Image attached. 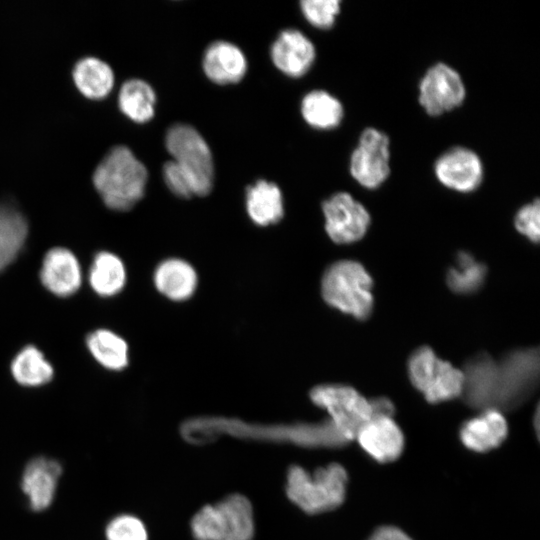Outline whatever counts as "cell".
Instances as JSON below:
<instances>
[{
	"label": "cell",
	"instance_id": "cell-1",
	"mask_svg": "<svg viewBox=\"0 0 540 540\" xmlns=\"http://www.w3.org/2000/svg\"><path fill=\"white\" fill-rule=\"evenodd\" d=\"M181 431L183 437L194 444L213 441L223 433L243 438L290 442L305 447L340 448L348 444L328 419L317 424L253 426L236 420L203 418L188 421Z\"/></svg>",
	"mask_w": 540,
	"mask_h": 540
},
{
	"label": "cell",
	"instance_id": "cell-2",
	"mask_svg": "<svg viewBox=\"0 0 540 540\" xmlns=\"http://www.w3.org/2000/svg\"><path fill=\"white\" fill-rule=\"evenodd\" d=\"M147 178L145 165L124 145L112 147L92 176L105 205L117 211L132 208L142 198Z\"/></svg>",
	"mask_w": 540,
	"mask_h": 540
},
{
	"label": "cell",
	"instance_id": "cell-3",
	"mask_svg": "<svg viewBox=\"0 0 540 540\" xmlns=\"http://www.w3.org/2000/svg\"><path fill=\"white\" fill-rule=\"evenodd\" d=\"M539 351L520 348L496 360L491 377V409L510 411L525 403L539 382Z\"/></svg>",
	"mask_w": 540,
	"mask_h": 540
},
{
	"label": "cell",
	"instance_id": "cell-4",
	"mask_svg": "<svg viewBox=\"0 0 540 540\" xmlns=\"http://www.w3.org/2000/svg\"><path fill=\"white\" fill-rule=\"evenodd\" d=\"M347 482L346 470L337 463L318 468L312 475L293 465L287 473L286 494L304 512L318 514L343 503Z\"/></svg>",
	"mask_w": 540,
	"mask_h": 540
},
{
	"label": "cell",
	"instance_id": "cell-5",
	"mask_svg": "<svg viewBox=\"0 0 540 540\" xmlns=\"http://www.w3.org/2000/svg\"><path fill=\"white\" fill-rule=\"evenodd\" d=\"M372 289L371 275L355 260H340L331 264L321 282L324 300L357 320H366L373 311Z\"/></svg>",
	"mask_w": 540,
	"mask_h": 540
},
{
	"label": "cell",
	"instance_id": "cell-6",
	"mask_svg": "<svg viewBox=\"0 0 540 540\" xmlns=\"http://www.w3.org/2000/svg\"><path fill=\"white\" fill-rule=\"evenodd\" d=\"M196 540H252L253 510L243 495L233 494L220 502L206 505L191 520Z\"/></svg>",
	"mask_w": 540,
	"mask_h": 540
},
{
	"label": "cell",
	"instance_id": "cell-7",
	"mask_svg": "<svg viewBox=\"0 0 540 540\" xmlns=\"http://www.w3.org/2000/svg\"><path fill=\"white\" fill-rule=\"evenodd\" d=\"M407 373L412 385L429 403H439L462 395V369L439 358L428 346L412 352L407 362Z\"/></svg>",
	"mask_w": 540,
	"mask_h": 540
},
{
	"label": "cell",
	"instance_id": "cell-8",
	"mask_svg": "<svg viewBox=\"0 0 540 540\" xmlns=\"http://www.w3.org/2000/svg\"><path fill=\"white\" fill-rule=\"evenodd\" d=\"M172 160L192 182L195 195H207L213 184V160L209 146L196 129L186 124L172 126L166 134Z\"/></svg>",
	"mask_w": 540,
	"mask_h": 540
},
{
	"label": "cell",
	"instance_id": "cell-9",
	"mask_svg": "<svg viewBox=\"0 0 540 540\" xmlns=\"http://www.w3.org/2000/svg\"><path fill=\"white\" fill-rule=\"evenodd\" d=\"M310 398L327 411L328 420L348 442L355 440L358 430L372 416L369 400L348 385L317 386L310 392Z\"/></svg>",
	"mask_w": 540,
	"mask_h": 540
},
{
	"label": "cell",
	"instance_id": "cell-10",
	"mask_svg": "<svg viewBox=\"0 0 540 540\" xmlns=\"http://www.w3.org/2000/svg\"><path fill=\"white\" fill-rule=\"evenodd\" d=\"M349 170L352 177L366 189L380 187L390 175V140L374 127L365 128L353 150Z\"/></svg>",
	"mask_w": 540,
	"mask_h": 540
},
{
	"label": "cell",
	"instance_id": "cell-11",
	"mask_svg": "<svg viewBox=\"0 0 540 540\" xmlns=\"http://www.w3.org/2000/svg\"><path fill=\"white\" fill-rule=\"evenodd\" d=\"M418 101L425 112L433 117L458 108L466 97L461 75L443 62L427 69L418 86Z\"/></svg>",
	"mask_w": 540,
	"mask_h": 540
},
{
	"label": "cell",
	"instance_id": "cell-12",
	"mask_svg": "<svg viewBox=\"0 0 540 540\" xmlns=\"http://www.w3.org/2000/svg\"><path fill=\"white\" fill-rule=\"evenodd\" d=\"M325 230L337 244H351L361 240L371 224L365 206L348 192H337L322 204Z\"/></svg>",
	"mask_w": 540,
	"mask_h": 540
},
{
	"label": "cell",
	"instance_id": "cell-13",
	"mask_svg": "<svg viewBox=\"0 0 540 540\" xmlns=\"http://www.w3.org/2000/svg\"><path fill=\"white\" fill-rule=\"evenodd\" d=\"M434 173L443 186L457 192L469 193L481 185L484 168L476 152L456 146L437 158Z\"/></svg>",
	"mask_w": 540,
	"mask_h": 540
},
{
	"label": "cell",
	"instance_id": "cell-14",
	"mask_svg": "<svg viewBox=\"0 0 540 540\" xmlns=\"http://www.w3.org/2000/svg\"><path fill=\"white\" fill-rule=\"evenodd\" d=\"M355 440L380 463L396 460L404 448L403 433L393 417L372 416L358 430Z\"/></svg>",
	"mask_w": 540,
	"mask_h": 540
},
{
	"label": "cell",
	"instance_id": "cell-15",
	"mask_svg": "<svg viewBox=\"0 0 540 540\" xmlns=\"http://www.w3.org/2000/svg\"><path fill=\"white\" fill-rule=\"evenodd\" d=\"M40 280L46 289L57 296L73 295L82 281L76 256L63 247L50 249L43 259Z\"/></svg>",
	"mask_w": 540,
	"mask_h": 540
},
{
	"label": "cell",
	"instance_id": "cell-16",
	"mask_svg": "<svg viewBox=\"0 0 540 540\" xmlns=\"http://www.w3.org/2000/svg\"><path fill=\"white\" fill-rule=\"evenodd\" d=\"M61 472L57 461L44 457L35 458L26 465L21 488L32 510L43 511L52 504Z\"/></svg>",
	"mask_w": 540,
	"mask_h": 540
},
{
	"label": "cell",
	"instance_id": "cell-17",
	"mask_svg": "<svg viewBox=\"0 0 540 540\" xmlns=\"http://www.w3.org/2000/svg\"><path fill=\"white\" fill-rule=\"evenodd\" d=\"M315 56L313 43L294 29L282 31L271 48L275 66L291 77L304 75L312 66Z\"/></svg>",
	"mask_w": 540,
	"mask_h": 540
},
{
	"label": "cell",
	"instance_id": "cell-18",
	"mask_svg": "<svg viewBox=\"0 0 540 540\" xmlns=\"http://www.w3.org/2000/svg\"><path fill=\"white\" fill-rule=\"evenodd\" d=\"M459 434L466 448L475 452H487L500 446L506 439L508 424L502 412L485 409L463 423Z\"/></svg>",
	"mask_w": 540,
	"mask_h": 540
},
{
	"label": "cell",
	"instance_id": "cell-19",
	"mask_svg": "<svg viewBox=\"0 0 540 540\" xmlns=\"http://www.w3.org/2000/svg\"><path fill=\"white\" fill-rule=\"evenodd\" d=\"M247 68L243 52L234 44L216 41L205 51L203 69L207 77L218 84L240 81Z\"/></svg>",
	"mask_w": 540,
	"mask_h": 540
},
{
	"label": "cell",
	"instance_id": "cell-20",
	"mask_svg": "<svg viewBox=\"0 0 540 540\" xmlns=\"http://www.w3.org/2000/svg\"><path fill=\"white\" fill-rule=\"evenodd\" d=\"M73 81L87 98L102 99L114 85V73L110 65L95 56L79 59L72 70Z\"/></svg>",
	"mask_w": 540,
	"mask_h": 540
},
{
	"label": "cell",
	"instance_id": "cell-21",
	"mask_svg": "<svg viewBox=\"0 0 540 540\" xmlns=\"http://www.w3.org/2000/svg\"><path fill=\"white\" fill-rule=\"evenodd\" d=\"M154 282L164 296L181 301L193 294L197 285V275L189 263L180 259H169L156 268Z\"/></svg>",
	"mask_w": 540,
	"mask_h": 540
},
{
	"label": "cell",
	"instance_id": "cell-22",
	"mask_svg": "<svg viewBox=\"0 0 540 540\" xmlns=\"http://www.w3.org/2000/svg\"><path fill=\"white\" fill-rule=\"evenodd\" d=\"M247 212L258 225L277 223L283 217V199L278 186L266 180H258L247 189Z\"/></svg>",
	"mask_w": 540,
	"mask_h": 540
},
{
	"label": "cell",
	"instance_id": "cell-23",
	"mask_svg": "<svg viewBox=\"0 0 540 540\" xmlns=\"http://www.w3.org/2000/svg\"><path fill=\"white\" fill-rule=\"evenodd\" d=\"M27 234L24 215L10 205L0 204V271L18 256Z\"/></svg>",
	"mask_w": 540,
	"mask_h": 540
},
{
	"label": "cell",
	"instance_id": "cell-24",
	"mask_svg": "<svg viewBox=\"0 0 540 540\" xmlns=\"http://www.w3.org/2000/svg\"><path fill=\"white\" fill-rule=\"evenodd\" d=\"M156 95L152 87L142 79H128L118 93V106L132 121L143 123L154 115Z\"/></svg>",
	"mask_w": 540,
	"mask_h": 540
},
{
	"label": "cell",
	"instance_id": "cell-25",
	"mask_svg": "<svg viewBox=\"0 0 540 540\" xmlns=\"http://www.w3.org/2000/svg\"><path fill=\"white\" fill-rule=\"evenodd\" d=\"M126 282V271L121 259L110 252L95 255L89 271V283L100 296H113L120 292Z\"/></svg>",
	"mask_w": 540,
	"mask_h": 540
},
{
	"label": "cell",
	"instance_id": "cell-26",
	"mask_svg": "<svg viewBox=\"0 0 540 540\" xmlns=\"http://www.w3.org/2000/svg\"><path fill=\"white\" fill-rule=\"evenodd\" d=\"M301 112L310 126L324 130L339 126L344 115L342 103L323 90L308 93L302 100Z\"/></svg>",
	"mask_w": 540,
	"mask_h": 540
},
{
	"label": "cell",
	"instance_id": "cell-27",
	"mask_svg": "<svg viewBox=\"0 0 540 540\" xmlns=\"http://www.w3.org/2000/svg\"><path fill=\"white\" fill-rule=\"evenodd\" d=\"M487 275L486 265L467 251H460L455 264L446 273L448 287L457 294H471L480 289Z\"/></svg>",
	"mask_w": 540,
	"mask_h": 540
},
{
	"label": "cell",
	"instance_id": "cell-28",
	"mask_svg": "<svg viewBox=\"0 0 540 540\" xmlns=\"http://www.w3.org/2000/svg\"><path fill=\"white\" fill-rule=\"evenodd\" d=\"M92 356L103 367L121 370L128 364V346L124 339L107 329H98L86 338Z\"/></svg>",
	"mask_w": 540,
	"mask_h": 540
},
{
	"label": "cell",
	"instance_id": "cell-29",
	"mask_svg": "<svg viewBox=\"0 0 540 540\" xmlns=\"http://www.w3.org/2000/svg\"><path fill=\"white\" fill-rule=\"evenodd\" d=\"M11 372L14 379L28 387L48 383L53 377V367L43 353L34 346H26L13 359Z\"/></svg>",
	"mask_w": 540,
	"mask_h": 540
},
{
	"label": "cell",
	"instance_id": "cell-30",
	"mask_svg": "<svg viewBox=\"0 0 540 540\" xmlns=\"http://www.w3.org/2000/svg\"><path fill=\"white\" fill-rule=\"evenodd\" d=\"M339 0H303L300 2L305 18L320 29L332 27L340 12Z\"/></svg>",
	"mask_w": 540,
	"mask_h": 540
},
{
	"label": "cell",
	"instance_id": "cell-31",
	"mask_svg": "<svg viewBox=\"0 0 540 540\" xmlns=\"http://www.w3.org/2000/svg\"><path fill=\"white\" fill-rule=\"evenodd\" d=\"M105 536L107 540H148L143 522L128 514L113 518L106 527Z\"/></svg>",
	"mask_w": 540,
	"mask_h": 540
},
{
	"label": "cell",
	"instance_id": "cell-32",
	"mask_svg": "<svg viewBox=\"0 0 540 540\" xmlns=\"http://www.w3.org/2000/svg\"><path fill=\"white\" fill-rule=\"evenodd\" d=\"M516 230L530 242L538 243L540 238V205L539 199L522 206L514 218Z\"/></svg>",
	"mask_w": 540,
	"mask_h": 540
},
{
	"label": "cell",
	"instance_id": "cell-33",
	"mask_svg": "<svg viewBox=\"0 0 540 540\" xmlns=\"http://www.w3.org/2000/svg\"><path fill=\"white\" fill-rule=\"evenodd\" d=\"M163 175L166 185L174 194L184 198L195 195L191 180L173 160L165 163Z\"/></svg>",
	"mask_w": 540,
	"mask_h": 540
},
{
	"label": "cell",
	"instance_id": "cell-34",
	"mask_svg": "<svg viewBox=\"0 0 540 540\" xmlns=\"http://www.w3.org/2000/svg\"><path fill=\"white\" fill-rule=\"evenodd\" d=\"M368 540H412L401 529L393 526H382L376 529Z\"/></svg>",
	"mask_w": 540,
	"mask_h": 540
},
{
	"label": "cell",
	"instance_id": "cell-35",
	"mask_svg": "<svg viewBox=\"0 0 540 540\" xmlns=\"http://www.w3.org/2000/svg\"><path fill=\"white\" fill-rule=\"evenodd\" d=\"M369 402L372 416L393 417L395 408L390 399L386 397H377L369 400Z\"/></svg>",
	"mask_w": 540,
	"mask_h": 540
}]
</instances>
